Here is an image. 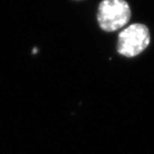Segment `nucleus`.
<instances>
[{
	"label": "nucleus",
	"mask_w": 154,
	"mask_h": 154,
	"mask_svg": "<svg viewBox=\"0 0 154 154\" xmlns=\"http://www.w3.org/2000/svg\"><path fill=\"white\" fill-rule=\"evenodd\" d=\"M131 17V10L125 0H103L99 6L97 19L100 28L113 32L122 28Z\"/></svg>",
	"instance_id": "f257e3e1"
},
{
	"label": "nucleus",
	"mask_w": 154,
	"mask_h": 154,
	"mask_svg": "<svg viewBox=\"0 0 154 154\" xmlns=\"http://www.w3.org/2000/svg\"><path fill=\"white\" fill-rule=\"evenodd\" d=\"M150 43V33L146 26L134 23L119 33L117 51L119 54L133 57L140 54Z\"/></svg>",
	"instance_id": "f03ea898"
}]
</instances>
